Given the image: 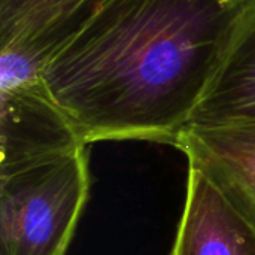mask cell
I'll return each instance as SVG.
<instances>
[{"instance_id": "3", "label": "cell", "mask_w": 255, "mask_h": 255, "mask_svg": "<svg viewBox=\"0 0 255 255\" xmlns=\"http://www.w3.org/2000/svg\"><path fill=\"white\" fill-rule=\"evenodd\" d=\"M87 146L42 75L0 84V175Z\"/></svg>"}, {"instance_id": "7", "label": "cell", "mask_w": 255, "mask_h": 255, "mask_svg": "<svg viewBox=\"0 0 255 255\" xmlns=\"http://www.w3.org/2000/svg\"><path fill=\"white\" fill-rule=\"evenodd\" d=\"M190 124H255V1Z\"/></svg>"}, {"instance_id": "5", "label": "cell", "mask_w": 255, "mask_h": 255, "mask_svg": "<svg viewBox=\"0 0 255 255\" xmlns=\"http://www.w3.org/2000/svg\"><path fill=\"white\" fill-rule=\"evenodd\" d=\"M105 3L106 0H0V54L42 70Z\"/></svg>"}, {"instance_id": "6", "label": "cell", "mask_w": 255, "mask_h": 255, "mask_svg": "<svg viewBox=\"0 0 255 255\" xmlns=\"http://www.w3.org/2000/svg\"><path fill=\"white\" fill-rule=\"evenodd\" d=\"M170 255H255L254 229L215 184L191 164Z\"/></svg>"}, {"instance_id": "2", "label": "cell", "mask_w": 255, "mask_h": 255, "mask_svg": "<svg viewBox=\"0 0 255 255\" xmlns=\"http://www.w3.org/2000/svg\"><path fill=\"white\" fill-rule=\"evenodd\" d=\"M90 182L87 148L0 175V255H66Z\"/></svg>"}, {"instance_id": "4", "label": "cell", "mask_w": 255, "mask_h": 255, "mask_svg": "<svg viewBox=\"0 0 255 255\" xmlns=\"http://www.w3.org/2000/svg\"><path fill=\"white\" fill-rule=\"evenodd\" d=\"M255 230V124L187 126L175 145Z\"/></svg>"}, {"instance_id": "1", "label": "cell", "mask_w": 255, "mask_h": 255, "mask_svg": "<svg viewBox=\"0 0 255 255\" xmlns=\"http://www.w3.org/2000/svg\"><path fill=\"white\" fill-rule=\"evenodd\" d=\"M255 0H106L43 66L87 145H175Z\"/></svg>"}]
</instances>
